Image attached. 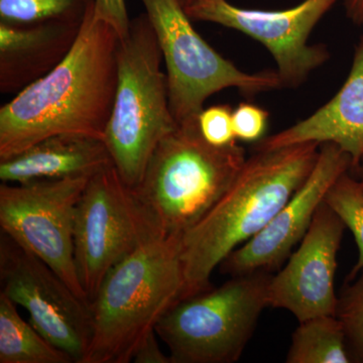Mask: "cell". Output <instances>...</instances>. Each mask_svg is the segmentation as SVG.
<instances>
[{"mask_svg":"<svg viewBox=\"0 0 363 363\" xmlns=\"http://www.w3.org/2000/svg\"><path fill=\"white\" fill-rule=\"evenodd\" d=\"M94 6L66 58L0 108V160L52 135L104 138L116 97L121 38L95 16Z\"/></svg>","mask_w":363,"mask_h":363,"instance_id":"obj_1","label":"cell"},{"mask_svg":"<svg viewBox=\"0 0 363 363\" xmlns=\"http://www.w3.org/2000/svg\"><path fill=\"white\" fill-rule=\"evenodd\" d=\"M319 143L255 150L212 209L181 238L184 289L181 300L211 288L216 267L266 227L304 184Z\"/></svg>","mask_w":363,"mask_h":363,"instance_id":"obj_2","label":"cell"},{"mask_svg":"<svg viewBox=\"0 0 363 363\" xmlns=\"http://www.w3.org/2000/svg\"><path fill=\"white\" fill-rule=\"evenodd\" d=\"M181 238L159 235L107 272L91 300L92 335L82 363H130L181 300Z\"/></svg>","mask_w":363,"mask_h":363,"instance_id":"obj_3","label":"cell"},{"mask_svg":"<svg viewBox=\"0 0 363 363\" xmlns=\"http://www.w3.org/2000/svg\"><path fill=\"white\" fill-rule=\"evenodd\" d=\"M247 161L238 143L216 147L197 121L178 123L152 152L135 191L162 235H184L225 194Z\"/></svg>","mask_w":363,"mask_h":363,"instance_id":"obj_4","label":"cell"},{"mask_svg":"<svg viewBox=\"0 0 363 363\" xmlns=\"http://www.w3.org/2000/svg\"><path fill=\"white\" fill-rule=\"evenodd\" d=\"M156 33L147 14L130 21L117 55L118 79L104 142L119 175L131 188L142 180L152 152L177 123Z\"/></svg>","mask_w":363,"mask_h":363,"instance_id":"obj_5","label":"cell"},{"mask_svg":"<svg viewBox=\"0 0 363 363\" xmlns=\"http://www.w3.org/2000/svg\"><path fill=\"white\" fill-rule=\"evenodd\" d=\"M272 274L231 277L218 288L178 301L160 320L156 333L172 363L240 360L267 303Z\"/></svg>","mask_w":363,"mask_h":363,"instance_id":"obj_6","label":"cell"},{"mask_svg":"<svg viewBox=\"0 0 363 363\" xmlns=\"http://www.w3.org/2000/svg\"><path fill=\"white\" fill-rule=\"evenodd\" d=\"M167 68L169 106L177 123L197 121L207 98L238 88L247 94L281 87L278 72L247 73L199 35L181 0H142Z\"/></svg>","mask_w":363,"mask_h":363,"instance_id":"obj_7","label":"cell"},{"mask_svg":"<svg viewBox=\"0 0 363 363\" xmlns=\"http://www.w3.org/2000/svg\"><path fill=\"white\" fill-rule=\"evenodd\" d=\"M159 235L113 164L91 177L78 203L74 228L76 271L90 302L112 267Z\"/></svg>","mask_w":363,"mask_h":363,"instance_id":"obj_8","label":"cell"},{"mask_svg":"<svg viewBox=\"0 0 363 363\" xmlns=\"http://www.w3.org/2000/svg\"><path fill=\"white\" fill-rule=\"evenodd\" d=\"M90 178L0 185L1 233L52 267L83 300L74 257L76 210Z\"/></svg>","mask_w":363,"mask_h":363,"instance_id":"obj_9","label":"cell"},{"mask_svg":"<svg viewBox=\"0 0 363 363\" xmlns=\"http://www.w3.org/2000/svg\"><path fill=\"white\" fill-rule=\"evenodd\" d=\"M1 294L30 315L52 345L82 363L92 335L90 302L83 300L45 262L13 238L0 236Z\"/></svg>","mask_w":363,"mask_h":363,"instance_id":"obj_10","label":"cell"},{"mask_svg":"<svg viewBox=\"0 0 363 363\" xmlns=\"http://www.w3.org/2000/svg\"><path fill=\"white\" fill-rule=\"evenodd\" d=\"M338 0H304L283 11L242 9L226 0L184 6L191 20L209 21L245 33L271 52L284 86H297L328 60L322 45H309L313 28Z\"/></svg>","mask_w":363,"mask_h":363,"instance_id":"obj_11","label":"cell"},{"mask_svg":"<svg viewBox=\"0 0 363 363\" xmlns=\"http://www.w3.org/2000/svg\"><path fill=\"white\" fill-rule=\"evenodd\" d=\"M352 168V160L334 143H323L304 184L262 230L234 250L219 269L231 277L269 272L288 259L304 238L317 210L339 177Z\"/></svg>","mask_w":363,"mask_h":363,"instance_id":"obj_12","label":"cell"},{"mask_svg":"<svg viewBox=\"0 0 363 363\" xmlns=\"http://www.w3.org/2000/svg\"><path fill=\"white\" fill-rule=\"evenodd\" d=\"M346 226L323 202L300 247L290 255L267 288L269 307L292 313L298 322L322 315H336L334 289L337 253Z\"/></svg>","mask_w":363,"mask_h":363,"instance_id":"obj_13","label":"cell"},{"mask_svg":"<svg viewBox=\"0 0 363 363\" xmlns=\"http://www.w3.org/2000/svg\"><path fill=\"white\" fill-rule=\"evenodd\" d=\"M334 143L357 168L363 155V38L355 50L350 75L330 101L304 121L262 138L255 150H271L303 143Z\"/></svg>","mask_w":363,"mask_h":363,"instance_id":"obj_14","label":"cell"},{"mask_svg":"<svg viewBox=\"0 0 363 363\" xmlns=\"http://www.w3.org/2000/svg\"><path fill=\"white\" fill-rule=\"evenodd\" d=\"M83 21L16 26L0 23V91L18 94L66 58Z\"/></svg>","mask_w":363,"mask_h":363,"instance_id":"obj_15","label":"cell"},{"mask_svg":"<svg viewBox=\"0 0 363 363\" xmlns=\"http://www.w3.org/2000/svg\"><path fill=\"white\" fill-rule=\"evenodd\" d=\"M112 162L101 138L63 133L45 138L18 154L0 160L1 183L87 177Z\"/></svg>","mask_w":363,"mask_h":363,"instance_id":"obj_16","label":"cell"},{"mask_svg":"<svg viewBox=\"0 0 363 363\" xmlns=\"http://www.w3.org/2000/svg\"><path fill=\"white\" fill-rule=\"evenodd\" d=\"M0 363H74L70 355L52 345L16 305L0 293Z\"/></svg>","mask_w":363,"mask_h":363,"instance_id":"obj_17","label":"cell"},{"mask_svg":"<svg viewBox=\"0 0 363 363\" xmlns=\"http://www.w3.org/2000/svg\"><path fill=\"white\" fill-rule=\"evenodd\" d=\"M343 325L336 315L300 322L286 355L288 363L352 362Z\"/></svg>","mask_w":363,"mask_h":363,"instance_id":"obj_18","label":"cell"},{"mask_svg":"<svg viewBox=\"0 0 363 363\" xmlns=\"http://www.w3.org/2000/svg\"><path fill=\"white\" fill-rule=\"evenodd\" d=\"M95 0H0V23L26 26L84 21Z\"/></svg>","mask_w":363,"mask_h":363,"instance_id":"obj_19","label":"cell"},{"mask_svg":"<svg viewBox=\"0 0 363 363\" xmlns=\"http://www.w3.org/2000/svg\"><path fill=\"white\" fill-rule=\"evenodd\" d=\"M324 202L340 217L354 236L358 247L357 264L351 269L347 281L363 269V188L359 180L348 175L339 177L327 193Z\"/></svg>","mask_w":363,"mask_h":363,"instance_id":"obj_20","label":"cell"},{"mask_svg":"<svg viewBox=\"0 0 363 363\" xmlns=\"http://www.w3.org/2000/svg\"><path fill=\"white\" fill-rule=\"evenodd\" d=\"M336 316L343 325L353 362H363V269L344 286Z\"/></svg>","mask_w":363,"mask_h":363,"instance_id":"obj_21","label":"cell"},{"mask_svg":"<svg viewBox=\"0 0 363 363\" xmlns=\"http://www.w3.org/2000/svg\"><path fill=\"white\" fill-rule=\"evenodd\" d=\"M233 113V111L228 105H214L203 109L198 116V125L203 138L216 147L235 143Z\"/></svg>","mask_w":363,"mask_h":363,"instance_id":"obj_22","label":"cell"},{"mask_svg":"<svg viewBox=\"0 0 363 363\" xmlns=\"http://www.w3.org/2000/svg\"><path fill=\"white\" fill-rule=\"evenodd\" d=\"M269 113L257 105L241 104L233 111V130L236 140L259 142L267 126Z\"/></svg>","mask_w":363,"mask_h":363,"instance_id":"obj_23","label":"cell"},{"mask_svg":"<svg viewBox=\"0 0 363 363\" xmlns=\"http://www.w3.org/2000/svg\"><path fill=\"white\" fill-rule=\"evenodd\" d=\"M94 13L97 18L106 21L116 30L121 40L128 35L130 20L125 0H95Z\"/></svg>","mask_w":363,"mask_h":363,"instance_id":"obj_24","label":"cell"},{"mask_svg":"<svg viewBox=\"0 0 363 363\" xmlns=\"http://www.w3.org/2000/svg\"><path fill=\"white\" fill-rule=\"evenodd\" d=\"M156 331L150 333L142 345L136 350L133 362L135 363H172L169 354L162 352L157 342Z\"/></svg>","mask_w":363,"mask_h":363,"instance_id":"obj_25","label":"cell"},{"mask_svg":"<svg viewBox=\"0 0 363 363\" xmlns=\"http://www.w3.org/2000/svg\"><path fill=\"white\" fill-rule=\"evenodd\" d=\"M345 7L351 20L363 26V0H345Z\"/></svg>","mask_w":363,"mask_h":363,"instance_id":"obj_26","label":"cell"},{"mask_svg":"<svg viewBox=\"0 0 363 363\" xmlns=\"http://www.w3.org/2000/svg\"><path fill=\"white\" fill-rule=\"evenodd\" d=\"M357 168L358 169V171H359V182L363 188V155L359 162H358Z\"/></svg>","mask_w":363,"mask_h":363,"instance_id":"obj_27","label":"cell"},{"mask_svg":"<svg viewBox=\"0 0 363 363\" xmlns=\"http://www.w3.org/2000/svg\"><path fill=\"white\" fill-rule=\"evenodd\" d=\"M201 0H181L183 6H190V4H195V2H199Z\"/></svg>","mask_w":363,"mask_h":363,"instance_id":"obj_28","label":"cell"}]
</instances>
